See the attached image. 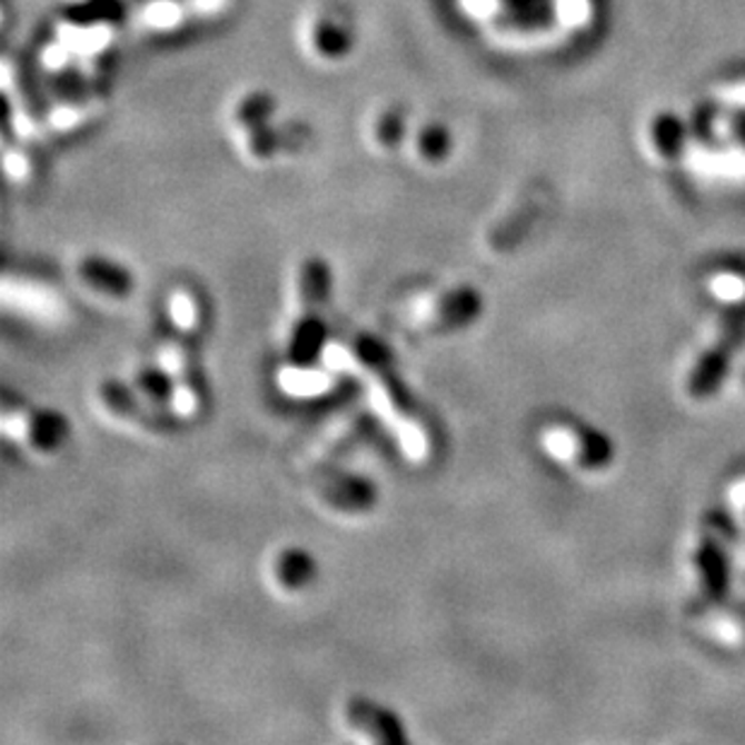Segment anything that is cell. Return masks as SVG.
Listing matches in <instances>:
<instances>
[{
	"mask_svg": "<svg viewBox=\"0 0 745 745\" xmlns=\"http://www.w3.org/2000/svg\"><path fill=\"white\" fill-rule=\"evenodd\" d=\"M350 357L369 381L371 406L377 408V413L384 420L391 423V427L398 435L400 447H404V451L410 458H415V461H418V458H425L429 449L427 427L420 420L418 406H415V400L410 391L406 389V384L398 377L389 350H386L375 338L360 336L352 342Z\"/></svg>",
	"mask_w": 745,
	"mask_h": 745,
	"instance_id": "6da1fadb",
	"label": "cell"
},
{
	"mask_svg": "<svg viewBox=\"0 0 745 745\" xmlns=\"http://www.w3.org/2000/svg\"><path fill=\"white\" fill-rule=\"evenodd\" d=\"M276 113L278 99L266 88H247L229 97L225 107V131L247 165L266 167L282 157Z\"/></svg>",
	"mask_w": 745,
	"mask_h": 745,
	"instance_id": "7a4b0ae2",
	"label": "cell"
},
{
	"mask_svg": "<svg viewBox=\"0 0 745 745\" xmlns=\"http://www.w3.org/2000/svg\"><path fill=\"white\" fill-rule=\"evenodd\" d=\"M331 297V268L319 256H309L297 274V317L288 342V360L309 367L326 340V307Z\"/></svg>",
	"mask_w": 745,
	"mask_h": 745,
	"instance_id": "3957f363",
	"label": "cell"
},
{
	"mask_svg": "<svg viewBox=\"0 0 745 745\" xmlns=\"http://www.w3.org/2000/svg\"><path fill=\"white\" fill-rule=\"evenodd\" d=\"M355 32L350 12L338 3H331V0H324V3L311 6L305 18L299 20L297 41L314 66L338 68L355 51Z\"/></svg>",
	"mask_w": 745,
	"mask_h": 745,
	"instance_id": "277c9868",
	"label": "cell"
},
{
	"mask_svg": "<svg viewBox=\"0 0 745 745\" xmlns=\"http://www.w3.org/2000/svg\"><path fill=\"white\" fill-rule=\"evenodd\" d=\"M483 311V299L473 288H456L425 299L410 319L413 336H441L473 324Z\"/></svg>",
	"mask_w": 745,
	"mask_h": 745,
	"instance_id": "5b68a950",
	"label": "cell"
},
{
	"mask_svg": "<svg viewBox=\"0 0 745 745\" xmlns=\"http://www.w3.org/2000/svg\"><path fill=\"white\" fill-rule=\"evenodd\" d=\"M743 340H745V302L734 307V311L728 314L719 340L714 342V348L705 352L699 365L693 369L687 389H691L695 398H705L719 389L731 355L743 346Z\"/></svg>",
	"mask_w": 745,
	"mask_h": 745,
	"instance_id": "8992f818",
	"label": "cell"
},
{
	"mask_svg": "<svg viewBox=\"0 0 745 745\" xmlns=\"http://www.w3.org/2000/svg\"><path fill=\"white\" fill-rule=\"evenodd\" d=\"M410 123L413 121L406 105L396 102V99H386V102H379L365 111L360 123L362 146L371 155L384 157V160L404 155Z\"/></svg>",
	"mask_w": 745,
	"mask_h": 745,
	"instance_id": "52a82bcc",
	"label": "cell"
},
{
	"mask_svg": "<svg viewBox=\"0 0 745 745\" xmlns=\"http://www.w3.org/2000/svg\"><path fill=\"white\" fill-rule=\"evenodd\" d=\"M311 490L324 505L336 511L362 514L377 505V487L371 480L352 473L311 466Z\"/></svg>",
	"mask_w": 745,
	"mask_h": 745,
	"instance_id": "ba28073f",
	"label": "cell"
},
{
	"mask_svg": "<svg viewBox=\"0 0 745 745\" xmlns=\"http://www.w3.org/2000/svg\"><path fill=\"white\" fill-rule=\"evenodd\" d=\"M99 398L107 406L109 413L117 415L121 420L133 423L142 429H152V433H169L177 427V415L167 413L152 396L146 391H131L128 386L119 381H107L99 389Z\"/></svg>",
	"mask_w": 745,
	"mask_h": 745,
	"instance_id": "9c48e42d",
	"label": "cell"
},
{
	"mask_svg": "<svg viewBox=\"0 0 745 745\" xmlns=\"http://www.w3.org/2000/svg\"><path fill=\"white\" fill-rule=\"evenodd\" d=\"M3 427L8 435L27 441L37 451L59 449L68 437V423L63 420V415L49 410H30L24 406L12 408L10 400H6Z\"/></svg>",
	"mask_w": 745,
	"mask_h": 745,
	"instance_id": "30bf717a",
	"label": "cell"
},
{
	"mask_svg": "<svg viewBox=\"0 0 745 745\" xmlns=\"http://www.w3.org/2000/svg\"><path fill=\"white\" fill-rule=\"evenodd\" d=\"M162 362L171 386V404L179 418H189L200 408V381L196 371V357L191 342L186 338L169 340L162 350Z\"/></svg>",
	"mask_w": 745,
	"mask_h": 745,
	"instance_id": "8fae6325",
	"label": "cell"
},
{
	"mask_svg": "<svg viewBox=\"0 0 745 745\" xmlns=\"http://www.w3.org/2000/svg\"><path fill=\"white\" fill-rule=\"evenodd\" d=\"M369 429H371V418L367 410H355V413L340 415L338 420L324 425L319 433L314 435V439L305 447L302 456H299V461H302V466H319L334 454L355 447L357 441L367 437Z\"/></svg>",
	"mask_w": 745,
	"mask_h": 745,
	"instance_id": "7c38bea8",
	"label": "cell"
},
{
	"mask_svg": "<svg viewBox=\"0 0 745 745\" xmlns=\"http://www.w3.org/2000/svg\"><path fill=\"white\" fill-rule=\"evenodd\" d=\"M454 152V136L441 119L427 117L410 123L404 155L420 169H439Z\"/></svg>",
	"mask_w": 745,
	"mask_h": 745,
	"instance_id": "4fadbf2b",
	"label": "cell"
},
{
	"mask_svg": "<svg viewBox=\"0 0 745 745\" xmlns=\"http://www.w3.org/2000/svg\"><path fill=\"white\" fill-rule=\"evenodd\" d=\"M346 719L352 731L362 734L365 738L375 743H408V734L398 716L389 709L379 707L377 702L365 697H352L346 702Z\"/></svg>",
	"mask_w": 745,
	"mask_h": 745,
	"instance_id": "5bb4252c",
	"label": "cell"
},
{
	"mask_svg": "<svg viewBox=\"0 0 745 745\" xmlns=\"http://www.w3.org/2000/svg\"><path fill=\"white\" fill-rule=\"evenodd\" d=\"M685 167L702 177H726V179H745V150L734 142H722V146H687Z\"/></svg>",
	"mask_w": 745,
	"mask_h": 745,
	"instance_id": "9a60e30c",
	"label": "cell"
},
{
	"mask_svg": "<svg viewBox=\"0 0 745 745\" xmlns=\"http://www.w3.org/2000/svg\"><path fill=\"white\" fill-rule=\"evenodd\" d=\"M78 276L82 278L85 285H90L92 290L109 297H126L133 290L131 270L97 254L85 256L78 264Z\"/></svg>",
	"mask_w": 745,
	"mask_h": 745,
	"instance_id": "2e32d148",
	"label": "cell"
},
{
	"mask_svg": "<svg viewBox=\"0 0 745 745\" xmlns=\"http://www.w3.org/2000/svg\"><path fill=\"white\" fill-rule=\"evenodd\" d=\"M714 534H707L705 540H702L697 563H699V569H702V577H705V586H707L709 598L712 600H722L724 594H726L728 575H726L724 548L719 546V540H716Z\"/></svg>",
	"mask_w": 745,
	"mask_h": 745,
	"instance_id": "e0dca14e",
	"label": "cell"
},
{
	"mask_svg": "<svg viewBox=\"0 0 745 745\" xmlns=\"http://www.w3.org/2000/svg\"><path fill=\"white\" fill-rule=\"evenodd\" d=\"M189 12L191 6H186L183 0H142V6L138 8V20L150 32L165 34L175 32Z\"/></svg>",
	"mask_w": 745,
	"mask_h": 745,
	"instance_id": "ac0fdd59",
	"label": "cell"
},
{
	"mask_svg": "<svg viewBox=\"0 0 745 745\" xmlns=\"http://www.w3.org/2000/svg\"><path fill=\"white\" fill-rule=\"evenodd\" d=\"M274 572L282 589L297 592L314 579L317 565H314V557L309 553L299 550V548H290V550H282V555L274 565Z\"/></svg>",
	"mask_w": 745,
	"mask_h": 745,
	"instance_id": "d6986e66",
	"label": "cell"
},
{
	"mask_svg": "<svg viewBox=\"0 0 745 745\" xmlns=\"http://www.w3.org/2000/svg\"><path fill=\"white\" fill-rule=\"evenodd\" d=\"M553 12L563 30H582L594 18L592 0H553Z\"/></svg>",
	"mask_w": 745,
	"mask_h": 745,
	"instance_id": "ffe728a7",
	"label": "cell"
},
{
	"mask_svg": "<svg viewBox=\"0 0 745 745\" xmlns=\"http://www.w3.org/2000/svg\"><path fill=\"white\" fill-rule=\"evenodd\" d=\"M92 105L85 97H70L66 102H59L49 111V123L56 128V131H70L82 123V119L88 117Z\"/></svg>",
	"mask_w": 745,
	"mask_h": 745,
	"instance_id": "44dd1931",
	"label": "cell"
},
{
	"mask_svg": "<svg viewBox=\"0 0 745 745\" xmlns=\"http://www.w3.org/2000/svg\"><path fill=\"white\" fill-rule=\"evenodd\" d=\"M577 441H579V458L584 466L600 468L613 458V449H610L608 439L592 433V429H579Z\"/></svg>",
	"mask_w": 745,
	"mask_h": 745,
	"instance_id": "7402d4cb",
	"label": "cell"
},
{
	"mask_svg": "<svg viewBox=\"0 0 745 745\" xmlns=\"http://www.w3.org/2000/svg\"><path fill=\"white\" fill-rule=\"evenodd\" d=\"M32 146H20L18 148H8L6 152V169H8V177L16 179V181H30L37 171H39V155H34L30 150Z\"/></svg>",
	"mask_w": 745,
	"mask_h": 745,
	"instance_id": "603a6c76",
	"label": "cell"
},
{
	"mask_svg": "<svg viewBox=\"0 0 745 745\" xmlns=\"http://www.w3.org/2000/svg\"><path fill=\"white\" fill-rule=\"evenodd\" d=\"M171 319L177 321L179 328L183 331H191L198 324V314H196V299L189 292H177L171 295Z\"/></svg>",
	"mask_w": 745,
	"mask_h": 745,
	"instance_id": "cb8c5ba5",
	"label": "cell"
},
{
	"mask_svg": "<svg viewBox=\"0 0 745 745\" xmlns=\"http://www.w3.org/2000/svg\"><path fill=\"white\" fill-rule=\"evenodd\" d=\"M712 99L724 109H745V80H731L712 90Z\"/></svg>",
	"mask_w": 745,
	"mask_h": 745,
	"instance_id": "d4e9b609",
	"label": "cell"
},
{
	"mask_svg": "<svg viewBox=\"0 0 745 745\" xmlns=\"http://www.w3.org/2000/svg\"><path fill=\"white\" fill-rule=\"evenodd\" d=\"M461 8L473 20H487V18L497 16L499 0H461Z\"/></svg>",
	"mask_w": 745,
	"mask_h": 745,
	"instance_id": "484cf974",
	"label": "cell"
},
{
	"mask_svg": "<svg viewBox=\"0 0 745 745\" xmlns=\"http://www.w3.org/2000/svg\"><path fill=\"white\" fill-rule=\"evenodd\" d=\"M189 6H191V16H206V18H212V16H218V12L222 10L225 6V0H189Z\"/></svg>",
	"mask_w": 745,
	"mask_h": 745,
	"instance_id": "4316f807",
	"label": "cell"
}]
</instances>
